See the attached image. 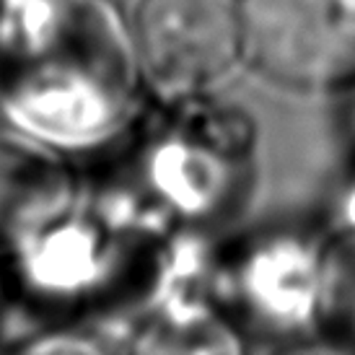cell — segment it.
Wrapping results in <instances>:
<instances>
[{
  "mask_svg": "<svg viewBox=\"0 0 355 355\" xmlns=\"http://www.w3.org/2000/svg\"><path fill=\"white\" fill-rule=\"evenodd\" d=\"M119 239L122 228L83 195L65 216L6 244L13 293L29 327L24 345L47 327L89 319L112 275Z\"/></svg>",
  "mask_w": 355,
  "mask_h": 355,
  "instance_id": "cell-4",
  "label": "cell"
},
{
  "mask_svg": "<svg viewBox=\"0 0 355 355\" xmlns=\"http://www.w3.org/2000/svg\"><path fill=\"white\" fill-rule=\"evenodd\" d=\"M244 68L288 94L355 86V0H236Z\"/></svg>",
  "mask_w": 355,
  "mask_h": 355,
  "instance_id": "cell-5",
  "label": "cell"
},
{
  "mask_svg": "<svg viewBox=\"0 0 355 355\" xmlns=\"http://www.w3.org/2000/svg\"><path fill=\"white\" fill-rule=\"evenodd\" d=\"M130 26L150 99L218 91L244 68L236 0H138Z\"/></svg>",
  "mask_w": 355,
  "mask_h": 355,
  "instance_id": "cell-6",
  "label": "cell"
},
{
  "mask_svg": "<svg viewBox=\"0 0 355 355\" xmlns=\"http://www.w3.org/2000/svg\"><path fill=\"white\" fill-rule=\"evenodd\" d=\"M322 220L275 218L218 234L207 298L244 353L314 347V296Z\"/></svg>",
  "mask_w": 355,
  "mask_h": 355,
  "instance_id": "cell-3",
  "label": "cell"
},
{
  "mask_svg": "<svg viewBox=\"0 0 355 355\" xmlns=\"http://www.w3.org/2000/svg\"><path fill=\"white\" fill-rule=\"evenodd\" d=\"M343 96V138H345V168H355V86Z\"/></svg>",
  "mask_w": 355,
  "mask_h": 355,
  "instance_id": "cell-10",
  "label": "cell"
},
{
  "mask_svg": "<svg viewBox=\"0 0 355 355\" xmlns=\"http://www.w3.org/2000/svg\"><path fill=\"white\" fill-rule=\"evenodd\" d=\"M26 337H29V327L21 314L16 293H13L6 244L0 241V350L19 353V347L24 345Z\"/></svg>",
  "mask_w": 355,
  "mask_h": 355,
  "instance_id": "cell-9",
  "label": "cell"
},
{
  "mask_svg": "<svg viewBox=\"0 0 355 355\" xmlns=\"http://www.w3.org/2000/svg\"><path fill=\"white\" fill-rule=\"evenodd\" d=\"M119 0H0V122L65 156H91L143 104Z\"/></svg>",
  "mask_w": 355,
  "mask_h": 355,
  "instance_id": "cell-1",
  "label": "cell"
},
{
  "mask_svg": "<svg viewBox=\"0 0 355 355\" xmlns=\"http://www.w3.org/2000/svg\"><path fill=\"white\" fill-rule=\"evenodd\" d=\"M86 187L135 226L223 234L236 226L259 177V130L244 104L218 91L150 99L83 166Z\"/></svg>",
  "mask_w": 355,
  "mask_h": 355,
  "instance_id": "cell-2",
  "label": "cell"
},
{
  "mask_svg": "<svg viewBox=\"0 0 355 355\" xmlns=\"http://www.w3.org/2000/svg\"><path fill=\"white\" fill-rule=\"evenodd\" d=\"M83 198V166L0 122V241L65 216Z\"/></svg>",
  "mask_w": 355,
  "mask_h": 355,
  "instance_id": "cell-7",
  "label": "cell"
},
{
  "mask_svg": "<svg viewBox=\"0 0 355 355\" xmlns=\"http://www.w3.org/2000/svg\"><path fill=\"white\" fill-rule=\"evenodd\" d=\"M314 347L355 353V226L324 220L316 270Z\"/></svg>",
  "mask_w": 355,
  "mask_h": 355,
  "instance_id": "cell-8",
  "label": "cell"
}]
</instances>
